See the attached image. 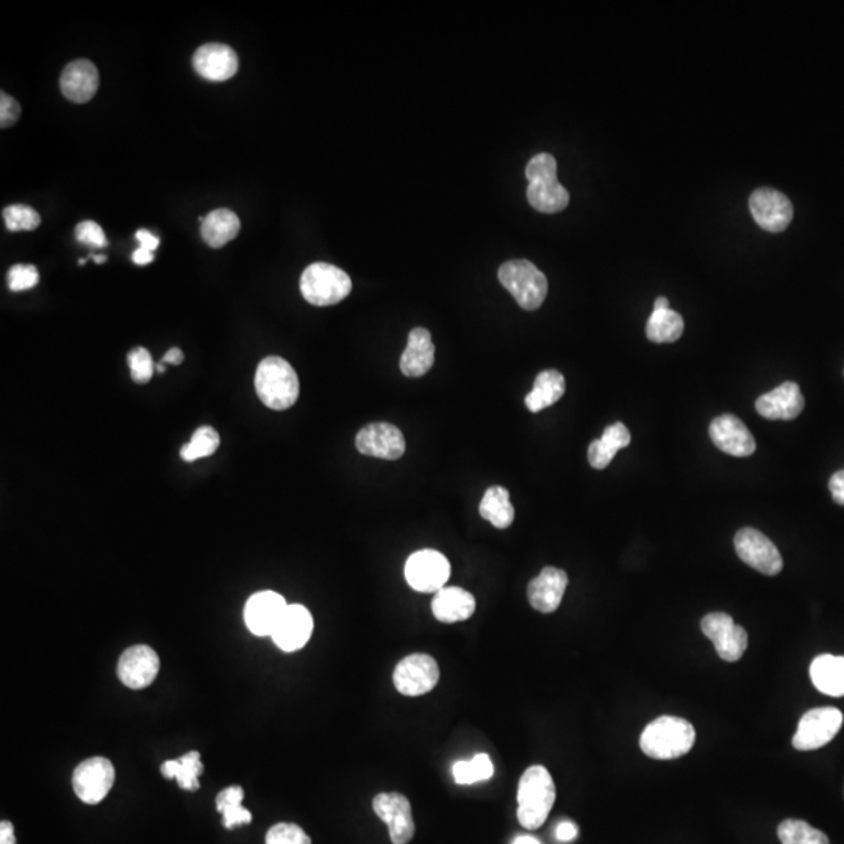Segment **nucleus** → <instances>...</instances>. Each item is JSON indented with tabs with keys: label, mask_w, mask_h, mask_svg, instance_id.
<instances>
[{
	"label": "nucleus",
	"mask_w": 844,
	"mask_h": 844,
	"mask_svg": "<svg viewBox=\"0 0 844 844\" xmlns=\"http://www.w3.org/2000/svg\"><path fill=\"white\" fill-rule=\"evenodd\" d=\"M160 659L149 646L138 644L127 649L118 662V677L122 684L132 690H143L157 679Z\"/></svg>",
	"instance_id": "nucleus-17"
},
{
	"label": "nucleus",
	"mask_w": 844,
	"mask_h": 844,
	"mask_svg": "<svg viewBox=\"0 0 844 844\" xmlns=\"http://www.w3.org/2000/svg\"><path fill=\"white\" fill-rule=\"evenodd\" d=\"M630 441H632V437H630L629 429L624 426L623 422H615L604 430L599 440H594L590 444L588 462L594 469H605L612 463L616 452L627 448Z\"/></svg>",
	"instance_id": "nucleus-27"
},
{
	"label": "nucleus",
	"mask_w": 844,
	"mask_h": 844,
	"mask_svg": "<svg viewBox=\"0 0 844 844\" xmlns=\"http://www.w3.org/2000/svg\"><path fill=\"white\" fill-rule=\"evenodd\" d=\"M351 291V277L337 266L329 265V263H313L302 272V296L305 301L316 307L340 304Z\"/></svg>",
	"instance_id": "nucleus-6"
},
{
	"label": "nucleus",
	"mask_w": 844,
	"mask_h": 844,
	"mask_svg": "<svg viewBox=\"0 0 844 844\" xmlns=\"http://www.w3.org/2000/svg\"><path fill=\"white\" fill-rule=\"evenodd\" d=\"M240 229V218L232 210L219 208V210L211 211L210 215L204 218L201 233L208 246L219 249L235 240Z\"/></svg>",
	"instance_id": "nucleus-29"
},
{
	"label": "nucleus",
	"mask_w": 844,
	"mask_h": 844,
	"mask_svg": "<svg viewBox=\"0 0 844 844\" xmlns=\"http://www.w3.org/2000/svg\"><path fill=\"white\" fill-rule=\"evenodd\" d=\"M527 201L541 213H558L569 204V193L557 179V161L551 154H538L527 163Z\"/></svg>",
	"instance_id": "nucleus-4"
},
{
	"label": "nucleus",
	"mask_w": 844,
	"mask_h": 844,
	"mask_svg": "<svg viewBox=\"0 0 844 844\" xmlns=\"http://www.w3.org/2000/svg\"><path fill=\"white\" fill-rule=\"evenodd\" d=\"M577 832L579 830H577L576 824L565 821V823L558 824L555 837L560 841H573L577 837Z\"/></svg>",
	"instance_id": "nucleus-45"
},
{
	"label": "nucleus",
	"mask_w": 844,
	"mask_h": 844,
	"mask_svg": "<svg viewBox=\"0 0 844 844\" xmlns=\"http://www.w3.org/2000/svg\"><path fill=\"white\" fill-rule=\"evenodd\" d=\"M568 574L563 569L548 566L535 577L527 588V598L537 612L554 613L565 596Z\"/></svg>",
	"instance_id": "nucleus-21"
},
{
	"label": "nucleus",
	"mask_w": 844,
	"mask_h": 844,
	"mask_svg": "<svg viewBox=\"0 0 844 844\" xmlns=\"http://www.w3.org/2000/svg\"><path fill=\"white\" fill-rule=\"evenodd\" d=\"M777 835L782 844H829L824 832L799 819L784 821L777 829Z\"/></svg>",
	"instance_id": "nucleus-35"
},
{
	"label": "nucleus",
	"mask_w": 844,
	"mask_h": 844,
	"mask_svg": "<svg viewBox=\"0 0 844 844\" xmlns=\"http://www.w3.org/2000/svg\"><path fill=\"white\" fill-rule=\"evenodd\" d=\"M204 773L201 754L197 751L188 752L177 760H168L161 765V774L166 779H176L182 790H199V776Z\"/></svg>",
	"instance_id": "nucleus-31"
},
{
	"label": "nucleus",
	"mask_w": 844,
	"mask_h": 844,
	"mask_svg": "<svg viewBox=\"0 0 844 844\" xmlns=\"http://www.w3.org/2000/svg\"><path fill=\"white\" fill-rule=\"evenodd\" d=\"M127 362H129L130 376L136 383L143 385L154 376V360H152L151 352L144 347H136L132 352H129Z\"/></svg>",
	"instance_id": "nucleus-39"
},
{
	"label": "nucleus",
	"mask_w": 844,
	"mask_h": 844,
	"mask_svg": "<svg viewBox=\"0 0 844 844\" xmlns=\"http://www.w3.org/2000/svg\"><path fill=\"white\" fill-rule=\"evenodd\" d=\"M115 779V766L110 760L104 757H91L77 766L72 774V787L80 801L96 805L107 798V794L115 784Z\"/></svg>",
	"instance_id": "nucleus-11"
},
{
	"label": "nucleus",
	"mask_w": 844,
	"mask_h": 844,
	"mask_svg": "<svg viewBox=\"0 0 844 844\" xmlns=\"http://www.w3.org/2000/svg\"><path fill=\"white\" fill-rule=\"evenodd\" d=\"M694 741L696 732L687 719L660 716L643 730L640 748L651 759L673 760L688 754Z\"/></svg>",
	"instance_id": "nucleus-2"
},
{
	"label": "nucleus",
	"mask_w": 844,
	"mask_h": 844,
	"mask_svg": "<svg viewBox=\"0 0 844 844\" xmlns=\"http://www.w3.org/2000/svg\"><path fill=\"white\" fill-rule=\"evenodd\" d=\"M702 632L715 644L719 659L724 662H738L748 648V633L734 623L727 613H709L701 623Z\"/></svg>",
	"instance_id": "nucleus-12"
},
{
	"label": "nucleus",
	"mask_w": 844,
	"mask_h": 844,
	"mask_svg": "<svg viewBox=\"0 0 844 844\" xmlns=\"http://www.w3.org/2000/svg\"><path fill=\"white\" fill-rule=\"evenodd\" d=\"M5 226L10 232L35 230L40 226L41 218L38 211L29 205H10L4 210Z\"/></svg>",
	"instance_id": "nucleus-37"
},
{
	"label": "nucleus",
	"mask_w": 844,
	"mask_h": 844,
	"mask_svg": "<svg viewBox=\"0 0 844 844\" xmlns=\"http://www.w3.org/2000/svg\"><path fill=\"white\" fill-rule=\"evenodd\" d=\"M669 302L666 297H659L654 304V312H660V310H668Z\"/></svg>",
	"instance_id": "nucleus-49"
},
{
	"label": "nucleus",
	"mask_w": 844,
	"mask_h": 844,
	"mask_svg": "<svg viewBox=\"0 0 844 844\" xmlns=\"http://www.w3.org/2000/svg\"><path fill=\"white\" fill-rule=\"evenodd\" d=\"M480 516L487 519L496 529H508L515 521V508L510 502V493L501 485L488 488L479 507Z\"/></svg>",
	"instance_id": "nucleus-30"
},
{
	"label": "nucleus",
	"mask_w": 844,
	"mask_h": 844,
	"mask_svg": "<svg viewBox=\"0 0 844 844\" xmlns=\"http://www.w3.org/2000/svg\"><path fill=\"white\" fill-rule=\"evenodd\" d=\"M0 844H16L15 829L10 821L0 824Z\"/></svg>",
	"instance_id": "nucleus-46"
},
{
	"label": "nucleus",
	"mask_w": 844,
	"mask_h": 844,
	"mask_svg": "<svg viewBox=\"0 0 844 844\" xmlns=\"http://www.w3.org/2000/svg\"><path fill=\"white\" fill-rule=\"evenodd\" d=\"M63 96L74 104L91 101L99 90V71L90 60H76L66 66L60 77Z\"/></svg>",
	"instance_id": "nucleus-23"
},
{
	"label": "nucleus",
	"mask_w": 844,
	"mask_h": 844,
	"mask_svg": "<svg viewBox=\"0 0 844 844\" xmlns=\"http://www.w3.org/2000/svg\"><path fill=\"white\" fill-rule=\"evenodd\" d=\"M499 282L515 297L519 307L533 312L543 305L548 296V279L529 260H510L499 268Z\"/></svg>",
	"instance_id": "nucleus-5"
},
{
	"label": "nucleus",
	"mask_w": 844,
	"mask_h": 844,
	"mask_svg": "<svg viewBox=\"0 0 844 844\" xmlns=\"http://www.w3.org/2000/svg\"><path fill=\"white\" fill-rule=\"evenodd\" d=\"M182 362L183 352L180 351L179 347H172V349H169V351L166 352L165 357H163V360H161V363H163V365L172 366L180 365V363Z\"/></svg>",
	"instance_id": "nucleus-48"
},
{
	"label": "nucleus",
	"mask_w": 844,
	"mask_h": 844,
	"mask_svg": "<svg viewBox=\"0 0 844 844\" xmlns=\"http://www.w3.org/2000/svg\"><path fill=\"white\" fill-rule=\"evenodd\" d=\"M193 66L199 76L210 82H226L237 74L240 61L227 44L208 43L197 49Z\"/></svg>",
	"instance_id": "nucleus-19"
},
{
	"label": "nucleus",
	"mask_w": 844,
	"mask_h": 844,
	"mask_svg": "<svg viewBox=\"0 0 844 844\" xmlns=\"http://www.w3.org/2000/svg\"><path fill=\"white\" fill-rule=\"evenodd\" d=\"M804 396H802L801 388L798 383L785 382L777 387L776 390L769 391L763 394L755 402V408L763 418L784 419V421H791V419L798 418L804 410Z\"/></svg>",
	"instance_id": "nucleus-22"
},
{
	"label": "nucleus",
	"mask_w": 844,
	"mask_h": 844,
	"mask_svg": "<svg viewBox=\"0 0 844 844\" xmlns=\"http://www.w3.org/2000/svg\"><path fill=\"white\" fill-rule=\"evenodd\" d=\"M710 438L719 451L732 457H749L754 454L755 440L744 422L734 415H723L710 424Z\"/></svg>",
	"instance_id": "nucleus-20"
},
{
	"label": "nucleus",
	"mask_w": 844,
	"mask_h": 844,
	"mask_svg": "<svg viewBox=\"0 0 844 844\" xmlns=\"http://www.w3.org/2000/svg\"><path fill=\"white\" fill-rule=\"evenodd\" d=\"M451 577V563L433 549L415 552L405 563V579L419 593H438Z\"/></svg>",
	"instance_id": "nucleus-7"
},
{
	"label": "nucleus",
	"mask_w": 844,
	"mask_h": 844,
	"mask_svg": "<svg viewBox=\"0 0 844 844\" xmlns=\"http://www.w3.org/2000/svg\"><path fill=\"white\" fill-rule=\"evenodd\" d=\"M85 263H86L85 258H83V260H79V265H85Z\"/></svg>",
	"instance_id": "nucleus-53"
},
{
	"label": "nucleus",
	"mask_w": 844,
	"mask_h": 844,
	"mask_svg": "<svg viewBox=\"0 0 844 844\" xmlns=\"http://www.w3.org/2000/svg\"><path fill=\"white\" fill-rule=\"evenodd\" d=\"M136 240L140 241V247L147 249V251H157L158 246H160V240L155 235H152L149 230H138L136 232Z\"/></svg>",
	"instance_id": "nucleus-44"
},
{
	"label": "nucleus",
	"mask_w": 844,
	"mask_h": 844,
	"mask_svg": "<svg viewBox=\"0 0 844 844\" xmlns=\"http://www.w3.org/2000/svg\"><path fill=\"white\" fill-rule=\"evenodd\" d=\"M749 208L755 222L768 232H784L793 219V205L780 191L760 188L752 193Z\"/></svg>",
	"instance_id": "nucleus-15"
},
{
	"label": "nucleus",
	"mask_w": 844,
	"mask_h": 844,
	"mask_svg": "<svg viewBox=\"0 0 844 844\" xmlns=\"http://www.w3.org/2000/svg\"><path fill=\"white\" fill-rule=\"evenodd\" d=\"M734 544L738 557L765 576H777L784 568V560L776 544L759 530L752 527L738 530Z\"/></svg>",
	"instance_id": "nucleus-9"
},
{
	"label": "nucleus",
	"mask_w": 844,
	"mask_h": 844,
	"mask_svg": "<svg viewBox=\"0 0 844 844\" xmlns=\"http://www.w3.org/2000/svg\"><path fill=\"white\" fill-rule=\"evenodd\" d=\"M829 490L834 501L844 507V469L837 471L834 476L830 477Z\"/></svg>",
	"instance_id": "nucleus-43"
},
{
	"label": "nucleus",
	"mask_w": 844,
	"mask_h": 844,
	"mask_svg": "<svg viewBox=\"0 0 844 844\" xmlns=\"http://www.w3.org/2000/svg\"><path fill=\"white\" fill-rule=\"evenodd\" d=\"M312 633V613L304 605L293 604L288 605L271 637L283 652H296L310 641Z\"/></svg>",
	"instance_id": "nucleus-18"
},
{
	"label": "nucleus",
	"mask_w": 844,
	"mask_h": 844,
	"mask_svg": "<svg viewBox=\"0 0 844 844\" xmlns=\"http://www.w3.org/2000/svg\"><path fill=\"white\" fill-rule=\"evenodd\" d=\"M435 363V346L427 329L416 327L408 335L407 347L401 357V371L407 377L426 376Z\"/></svg>",
	"instance_id": "nucleus-25"
},
{
	"label": "nucleus",
	"mask_w": 844,
	"mask_h": 844,
	"mask_svg": "<svg viewBox=\"0 0 844 844\" xmlns=\"http://www.w3.org/2000/svg\"><path fill=\"white\" fill-rule=\"evenodd\" d=\"M244 791L238 785L224 788L216 798V809L224 816V827L235 829L237 826L249 824L252 813L243 807Z\"/></svg>",
	"instance_id": "nucleus-33"
},
{
	"label": "nucleus",
	"mask_w": 844,
	"mask_h": 844,
	"mask_svg": "<svg viewBox=\"0 0 844 844\" xmlns=\"http://www.w3.org/2000/svg\"><path fill=\"white\" fill-rule=\"evenodd\" d=\"M374 813L387 823L393 844H408L415 837L412 804L401 793H380L372 801Z\"/></svg>",
	"instance_id": "nucleus-13"
},
{
	"label": "nucleus",
	"mask_w": 844,
	"mask_h": 844,
	"mask_svg": "<svg viewBox=\"0 0 844 844\" xmlns=\"http://www.w3.org/2000/svg\"><path fill=\"white\" fill-rule=\"evenodd\" d=\"M513 844H540V841L537 838L529 837V835H524V837H518Z\"/></svg>",
	"instance_id": "nucleus-50"
},
{
	"label": "nucleus",
	"mask_w": 844,
	"mask_h": 844,
	"mask_svg": "<svg viewBox=\"0 0 844 844\" xmlns=\"http://www.w3.org/2000/svg\"><path fill=\"white\" fill-rule=\"evenodd\" d=\"M554 779L548 769L541 765L530 766L519 779L518 821L529 830H537L546 823L554 807Z\"/></svg>",
	"instance_id": "nucleus-1"
},
{
	"label": "nucleus",
	"mask_w": 844,
	"mask_h": 844,
	"mask_svg": "<svg viewBox=\"0 0 844 844\" xmlns=\"http://www.w3.org/2000/svg\"><path fill=\"white\" fill-rule=\"evenodd\" d=\"M299 390V377L285 358H263L255 372V391L266 407L288 410L296 404Z\"/></svg>",
	"instance_id": "nucleus-3"
},
{
	"label": "nucleus",
	"mask_w": 844,
	"mask_h": 844,
	"mask_svg": "<svg viewBox=\"0 0 844 844\" xmlns=\"http://www.w3.org/2000/svg\"><path fill=\"white\" fill-rule=\"evenodd\" d=\"M21 116V105L16 99L2 93L0 96V126L2 129L13 126Z\"/></svg>",
	"instance_id": "nucleus-42"
},
{
	"label": "nucleus",
	"mask_w": 844,
	"mask_h": 844,
	"mask_svg": "<svg viewBox=\"0 0 844 844\" xmlns=\"http://www.w3.org/2000/svg\"><path fill=\"white\" fill-rule=\"evenodd\" d=\"M219 443H221V438L213 427H199L193 433L190 443H186L180 449V455L185 462H196L199 458L210 457V455L215 454L218 451Z\"/></svg>",
	"instance_id": "nucleus-36"
},
{
	"label": "nucleus",
	"mask_w": 844,
	"mask_h": 844,
	"mask_svg": "<svg viewBox=\"0 0 844 844\" xmlns=\"http://www.w3.org/2000/svg\"><path fill=\"white\" fill-rule=\"evenodd\" d=\"M132 260L135 265H149V263L154 262V252L147 251V249H143V247H138V249L133 252Z\"/></svg>",
	"instance_id": "nucleus-47"
},
{
	"label": "nucleus",
	"mask_w": 844,
	"mask_h": 844,
	"mask_svg": "<svg viewBox=\"0 0 844 844\" xmlns=\"http://www.w3.org/2000/svg\"><path fill=\"white\" fill-rule=\"evenodd\" d=\"M454 780L458 785H473L493 777L494 766L490 755L477 754L473 760H460L452 768Z\"/></svg>",
	"instance_id": "nucleus-34"
},
{
	"label": "nucleus",
	"mask_w": 844,
	"mask_h": 844,
	"mask_svg": "<svg viewBox=\"0 0 844 844\" xmlns=\"http://www.w3.org/2000/svg\"><path fill=\"white\" fill-rule=\"evenodd\" d=\"M843 726V713L834 707L809 710L802 716L793 737L798 751H815L834 740Z\"/></svg>",
	"instance_id": "nucleus-10"
},
{
	"label": "nucleus",
	"mask_w": 844,
	"mask_h": 844,
	"mask_svg": "<svg viewBox=\"0 0 844 844\" xmlns=\"http://www.w3.org/2000/svg\"><path fill=\"white\" fill-rule=\"evenodd\" d=\"M810 679L816 690L832 696H844V655H819L810 665Z\"/></svg>",
	"instance_id": "nucleus-26"
},
{
	"label": "nucleus",
	"mask_w": 844,
	"mask_h": 844,
	"mask_svg": "<svg viewBox=\"0 0 844 844\" xmlns=\"http://www.w3.org/2000/svg\"><path fill=\"white\" fill-rule=\"evenodd\" d=\"M476 612V599L460 587H444L432 601V613L444 624L462 623Z\"/></svg>",
	"instance_id": "nucleus-24"
},
{
	"label": "nucleus",
	"mask_w": 844,
	"mask_h": 844,
	"mask_svg": "<svg viewBox=\"0 0 844 844\" xmlns=\"http://www.w3.org/2000/svg\"><path fill=\"white\" fill-rule=\"evenodd\" d=\"M265 844H312V838L297 824L279 823L268 830Z\"/></svg>",
	"instance_id": "nucleus-38"
},
{
	"label": "nucleus",
	"mask_w": 844,
	"mask_h": 844,
	"mask_svg": "<svg viewBox=\"0 0 844 844\" xmlns=\"http://www.w3.org/2000/svg\"><path fill=\"white\" fill-rule=\"evenodd\" d=\"M358 452L382 460H399L405 454V438L401 430L388 422H372L357 433Z\"/></svg>",
	"instance_id": "nucleus-14"
},
{
	"label": "nucleus",
	"mask_w": 844,
	"mask_h": 844,
	"mask_svg": "<svg viewBox=\"0 0 844 844\" xmlns=\"http://www.w3.org/2000/svg\"><path fill=\"white\" fill-rule=\"evenodd\" d=\"M40 282L38 269L32 265H15L8 272V287L15 293L32 290Z\"/></svg>",
	"instance_id": "nucleus-40"
},
{
	"label": "nucleus",
	"mask_w": 844,
	"mask_h": 844,
	"mask_svg": "<svg viewBox=\"0 0 844 844\" xmlns=\"http://www.w3.org/2000/svg\"><path fill=\"white\" fill-rule=\"evenodd\" d=\"M90 258L91 260H94V262L99 263V265L107 262V257H105V255H91Z\"/></svg>",
	"instance_id": "nucleus-51"
},
{
	"label": "nucleus",
	"mask_w": 844,
	"mask_h": 844,
	"mask_svg": "<svg viewBox=\"0 0 844 844\" xmlns=\"http://www.w3.org/2000/svg\"><path fill=\"white\" fill-rule=\"evenodd\" d=\"M684 319L671 308L654 312L648 319L646 335L652 343H674L684 333Z\"/></svg>",
	"instance_id": "nucleus-32"
},
{
	"label": "nucleus",
	"mask_w": 844,
	"mask_h": 844,
	"mask_svg": "<svg viewBox=\"0 0 844 844\" xmlns=\"http://www.w3.org/2000/svg\"><path fill=\"white\" fill-rule=\"evenodd\" d=\"M440 680V666L432 655L412 654L394 668V687L410 698L430 693Z\"/></svg>",
	"instance_id": "nucleus-8"
},
{
	"label": "nucleus",
	"mask_w": 844,
	"mask_h": 844,
	"mask_svg": "<svg viewBox=\"0 0 844 844\" xmlns=\"http://www.w3.org/2000/svg\"><path fill=\"white\" fill-rule=\"evenodd\" d=\"M157 371L158 372H165V366H163V363H160V365L157 366Z\"/></svg>",
	"instance_id": "nucleus-52"
},
{
	"label": "nucleus",
	"mask_w": 844,
	"mask_h": 844,
	"mask_svg": "<svg viewBox=\"0 0 844 844\" xmlns=\"http://www.w3.org/2000/svg\"><path fill=\"white\" fill-rule=\"evenodd\" d=\"M288 604L276 591H260L247 599L244 621L257 637H271Z\"/></svg>",
	"instance_id": "nucleus-16"
},
{
	"label": "nucleus",
	"mask_w": 844,
	"mask_h": 844,
	"mask_svg": "<svg viewBox=\"0 0 844 844\" xmlns=\"http://www.w3.org/2000/svg\"><path fill=\"white\" fill-rule=\"evenodd\" d=\"M565 390L566 382L562 372L555 369L541 371L533 383V390L526 396V407L532 413L541 412L560 401Z\"/></svg>",
	"instance_id": "nucleus-28"
},
{
	"label": "nucleus",
	"mask_w": 844,
	"mask_h": 844,
	"mask_svg": "<svg viewBox=\"0 0 844 844\" xmlns=\"http://www.w3.org/2000/svg\"><path fill=\"white\" fill-rule=\"evenodd\" d=\"M76 238L86 246L105 247L108 244L104 230L94 221L80 222L76 227Z\"/></svg>",
	"instance_id": "nucleus-41"
}]
</instances>
